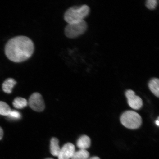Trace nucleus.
Instances as JSON below:
<instances>
[{
	"label": "nucleus",
	"instance_id": "obj_1",
	"mask_svg": "<svg viewBox=\"0 0 159 159\" xmlns=\"http://www.w3.org/2000/svg\"><path fill=\"white\" fill-rule=\"evenodd\" d=\"M34 51V45L30 39L25 36L13 38L5 46V53L10 61L23 62L29 59Z\"/></svg>",
	"mask_w": 159,
	"mask_h": 159
},
{
	"label": "nucleus",
	"instance_id": "obj_2",
	"mask_svg": "<svg viewBox=\"0 0 159 159\" xmlns=\"http://www.w3.org/2000/svg\"><path fill=\"white\" fill-rule=\"evenodd\" d=\"M89 11L90 8L86 5L71 7L65 12L64 19L68 24L78 22L84 20L89 15Z\"/></svg>",
	"mask_w": 159,
	"mask_h": 159
},
{
	"label": "nucleus",
	"instance_id": "obj_3",
	"mask_svg": "<svg viewBox=\"0 0 159 159\" xmlns=\"http://www.w3.org/2000/svg\"><path fill=\"white\" fill-rule=\"evenodd\" d=\"M120 121L126 128L135 129L139 128L142 125V118L138 113L132 111H128L122 114Z\"/></svg>",
	"mask_w": 159,
	"mask_h": 159
},
{
	"label": "nucleus",
	"instance_id": "obj_4",
	"mask_svg": "<svg viewBox=\"0 0 159 159\" xmlns=\"http://www.w3.org/2000/svg\"><path fill=\"white\" fill-rule=\"evenodd\" d=\"M87 28V23L84 20L78 22L68 24L65 28V35L69 38H75L84 34Z\"/></svg>",
	"mask_w": 159,
	"mask_h": 159
},
{
	"label": "nucleus",
	"instance_id": "obj_5",
	"mask_svg": "<svg viewBox=\"0 0 159 159\" xmlns=\"http://www.w3.org/2000/svg\"><path fill=\"white\" fill-rule=\"evenodd\" d=\"M29 104L33 110L37 112H41L45 108L44 101L39 93H35L31 95L29 99Z\"/></svg>",
	"mask_w": 159,
	"mask_h": 159
},
{
	"label": "nucleus",
	"instance_id": "obj_6",
	"mask_svg": "<svg viewBox=\"0 0 159 159\" xmlns=\"http://www.w3.org/2000/svg\"><path fill=\"white\" fill-rule=\"evenodd\" d=\"M129 106L133 109L138 110L142 108L143 102L140 97L137 96L134 91L129 89L125 93Z\"/></svg>",
	"mask_w": 159,
	"mask_h": 159
},
{
	"label": "nucleus",
	"instance_id": "obj_7",
	"mask_svg": "<svg viewBox=\"0 0 159 159\" xmlns=\"http://www.w3.org/2000/svg\"><path fill=\"white\" fill-rule=\"evenodd\" d=\"M75 152V147L71 143L65 144L61 148L58 157V159H70Z\"/></svg>",
	"mask_w": 159,
	"mask_h": 159
},
{
	"label": "nucleus",
	"instance_id": "obj_8",
	"mask_svg": "<svg viewBox=\"0 0 159 159\" xmlns=\"http://www.w3.org/2000/svg\"><path fill=\"white\" fill-rule=\"evenodd\" d=\"M91 145L90 138L87 135H83L80 138L77 142V146L80 149L86 150Z\"/></svg>",
	"mask_w": 159,
	"mask_h": 159
},
{
	"label": "nucleus",
	"instance_id": "obj_9",
	"mask_svg": "<svg viewBox=\"0 0 159 159\" xmlns=\"http://www.w3.org/2000/svg\"><path fill=\"white\" fill-rule=\"evenodd\" d=\"M61 148L59 146V141L58 139L53 138L51 139L50 143V151L51 154L54 156H58Z\"/></svg>",
	"mask_w": 159,
	"mask_h": 159
},
{
	"label": "nucleus",
	"instance_id": "obj_10",
	"mask_svg": "<svg viewBox=\"0 0 159 159\" xmlns=\"http://www.w3.org/2000/svg\"><path fill=\"white\" fill-rule=\"evenodd\" d=\"M16 83L15 79L12 78L7 79L3 83V90L7 94H10Z\"/></svg>",
	"mask_w": 159,
	"mask_h": 159
},
{
	"label": "nucleus",
	"instance_id": "obj_11",
	"mask_svg": "<svg viewBox=\"0 0 159 159\" xmlns=\"http://www.w3.org/2000/svg\"><path fill=\"white\" fill-rule=\"evenodd\" d=\"M148 87L153 94L158 98L159 96V79L154 78L151 80L149 82Z\"/></svg>",
	"mask_w": 159,
	"mask_h": 159
},
{
	"label": "nucleus",
	"instance_id": "obj_12",
	"mask_svg": "<svg viewBox=\"0 0 159 159\" xmlns=\"http://www.w3.org/2000/svg\"><path fill=\"white\" fill-rule=\"evenodd\" d=\"M28 104L26 99L21 98L17 97L14 100L13 105L14 107L18 109H21L25 108Z\"/></svg>",
	"mask_w": 159,
	"mask_h": 159
},
{
	"label": "nucleus",
	"instance_id": "obj_13",
	"mask_svg": "<svg viewBox=\"0 0 159 159\" xmlns=\"http://www.w3.org/2000/svg\"><path fill=\"white\" fill-rule=\"evenodd\" d=\"M89 153L86 150L80 149L75 152L71 159H88L89 157Z\"/></svg>",
	"mask_w": 159,
	"mask_h": 159
},
{
	"label": "nucleus",
	"instance_id": "obj_14",
	"mask_svg": "<svg viewBox=\"0 0 159 159\" xmlns=\"http://www.w3.org/2000/svg\"><path fill=\"white\" fill-rule=\"evenodd\" d=\"M11 111L8 105L3 101H0V115L7 116Z\"/></svg>",
	"mask_w": 159,
	"mask_h": 159
},
{
	"label": "nucleus",
	"instance_id": "obj_15",
	"mask_svg": "<svg viewBox=\"0 0 159 159\" xmlns=\"http://www.w3.org/2000/svg\"><path fill=\"white\" fill-rule=\"evenodd\" d=\"M7 116L10 119L13 120H18L21 119V115L20 113L16 110H11Z\"/></svg>",
	"mask_w": 159,
	"mask_h": 159
},
{
	"label": "nucleus",
	"instance_id": "obj_16",
	"mask_svg": "<svg viewBox=\"0 0 159 159\" xmlns=\"http://www.w3.org/2000/svg\"><path fill=\"white\" fill-rule=\"evenodd\" d=\"M157 4V1L156 0H148L146 2V6L148 9L153 10L156 8Z\"/></svg>",
	"mask_w": 159,
	"mask_h": 159
},
{
	"label": "nucleus",
	"instance_id": "obj_17",
	"mask_svg": "<svg viewBox=\"0 0 159 159\" xmlns=\"http://www.w3.org/2000/svg\"><path fill=\"white\" fill-rule=\"evenodd\" d=\"M3 135V131L2 129L0 127V140L2 139Z\"/></svg>",
	"mask_w": 159,
	"mask_h": 159
},
{
	"label": "nucleus",
	"instance_id": "obj_18",
	"mask_svg": "<svg viewBox=\"0 0 159 159\" xmlns=\"http://www.w3.org/2000/svg\"><path fill=\"white\" fill-rule=\"evenodd\" d=\"M88 159H100L98 157H93L90 158Z\"/></svg>",
	"mask_w": 159,
	"mask_h": 159
},
{
	"label": "nucleus",
	"instance_id": "obj_19",
	"mask_svg": "<svg viewBox=\"0 0 159 159\" xmlns=\"http://www.w3.org/2000/svg\"><path fill=\"white\" fill-rule=\"evenodd\" d=\"M156 124L158 126L159 125V117L158 119V120L156 121Z\"/></svg>",
	"mask_w": 159,
	"mask_h": 159
},
{
	"label": "nucleus",
	"instance_id": "obj_20",
	"mask_svg": "<svg viewBox=\"0 0 159 159\" xmlns=\"http://www.w3.org/2000/svg\"><path fill=\"white\" fill-rule=\"evenodd\" d=\"M52 159V158H47V159Z\"/></svg>",
	"mask_w": 159,
	"mask_h": 159
}]
</instances>
